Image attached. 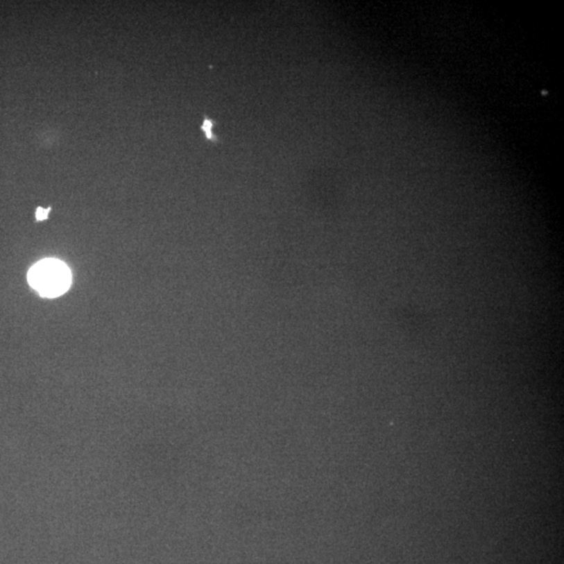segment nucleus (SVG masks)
Returning <instances> with one entry per match:
<instances>
[{
    "label": "nucleus",
    "instance_id": "obj_2",
    "mask_svg": "<svg viewBox=\"0 0 564 564\" xmlns=\"http://www.w3.org/2000/svg\"><path fill=\"white\" fill-rule=\"evenodd\" d=\"M216 126V121H214V119H210L207 115H204V121L203 123H202L201 131L203 132L204 135H205L206 140L208 142H219L220 139H219L218 136L214 134V128Z\"/></svg>",
    "mask_w": 564,
    "mask_h": 564
},
{
    "label": "nucleus",
    "instance_id": "obj_3",
    "mask_svg": "<svg viewBox=\"0 0 564 564\" xmlns=\"http://www.w3.org/2000/svg\"><path fill=\"white\" fill-rule=\"evenodd\" d=\"M51 207L49 208H42L38 207L36 210V220L38 222H42V221L47 220L49 219V212H51Z\"/></svg>",
    "mask_w": 564,
    "mask_h": 564
},
{
    "label": "nucleus",
    "instance_id": "obj_1",
    "mask_svg": "<svg viewBox=\"0 0 564 564\" xmlns=\"http://www.w3.org/2000/svg\"><path fill=\"white\" fill-rule=\"evenodd\" d=\"M28 282L34 290L45 298L61 296L71 284V273L61 260L43 259L35 264L28 275Z\"/></svg>",
    "mask_w": 564,
    "mask_h": 564
}]
</instances>
